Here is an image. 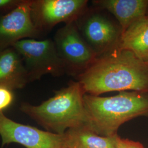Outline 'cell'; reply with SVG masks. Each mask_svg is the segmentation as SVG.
I'll return each mask as SVG.
<instances>
[{"label": "cell", "instance_id": "obj_8", "mask_svg": "<svg viewBox=\"0 0 148 148\" xmlns=\"http://www.w3.org/2000/svg\"><path fill=\"white\" fill-rule=\"evenodd\" d=\"M2 145L17 143L26 148H66L64 134H59L19 123L0 112Z\"/></svg>", "mask_w": 148, "mask_h": 148}, {"label": "cell", "instance_id": "obj_3", "mask_svg": "<svg viewBox=\"0 0 148 148\" xmlns=\"http://www.w3.org/2000/svg\"><path fill=\"white\" fill-rule=\"evenodd\" d=\"M84 99L87 124L102 136H117L122 124L138 117H148V93L122 91L106 97L85 94Z\"/></svg>", "mask_w": 148, "mask_h": 148}, {"label": "cell", "instance_id": "obj_15", "mask_svg": "<svg viewBox=\"0 0 148 148\" xmlns=\"http://www.w3.org/2000/svg\"><path fill=\"white\" fill-rule=\"evenodd\" d=\"M23 0H0V11L7 13L13 11Z\"/></svg>", "mask_w": 148, "mask_h": 148}, {"label": "cell", "instance_id": "obj_7", "mask_svg": "<svg viewBox=\"0 0 148 148\" xmlns=\"http://www.w3.org/2000/svg\"><path fill=\"white\" fill-rule=\"evenodd\" d=\"M87 0H32L33 23L41 34L58 24L76 21L88 8Z\"/></svg>", "mask_w": 148, "mask_h": 148}, {"label": "cell", "instance_id": "obj_16", "mask_svg": "<svg viewBox=\"0 0 148 148\" xmlns=\"http://www.w3.org/2000/svg\"><path fill=\"white\" fill-rule=\"evenodd\" d=\"M117 148H144L139 142H135L128 139L120 137L117 138Z\"/></svg>", "mask_w": 148, "mask_h": 148}, {"label": "cell", "instance_id": "obj_17", "mask_svg": "<svg viewBox=\"0 0 148 148\" xmlns=\"http://www.w3.org/2000/svg\"><path fill=\"white\" fill-rule=\"evenodd\" d=\"M146 16H147L148 17V10H147V14H146Z\"/></svg>", "mask_w": 148, "mask_h": 148}, {"label": "cell", "instance_id": "obj_12", "mask_svg": "<svg viewBox=\"0 0 148 148\" xmlns=\"http://www.w3.org/2000/svg\"><path fill=\"white\" fill-rule=\"evenodd\" d=\"M66 148H117V135L105 137L95 132L87 123L64 133Z\"/></svg>", "mask_w": 148, "mask_h": 148}, {"label": "cell", "instance_id": "obj_5", "mask_svg": "<svg viewBox=\"0 0 148 148\" xmlns=\"http://www.w3.org/2000/svg\"><path fill=\"white\" fill-rule=\"evenodd\" d=\"M13 47L21 56L29 83L45 75L60 77L65 74L53 40L27 38L17 42Z\"/></svg>", "mask_w": 148, "mask_h": 148}, {"label": "cell", "instance_id": "obj_9", "mask_svg": "<svg viewBox=\"0 0 148 148\" xmlns=\"http://www.w3.org/2000/svg\"><path fill=\"white\" fill-rule=\"evenodd\" d=\"M32 2L23 0L14 10L0 16V51L22 40L35 39L41 35L32 19Z\"/></svg>", "mask_w": 148, "mask_h": 148}, {"label": "cell", "instance_id": "obj_4", "mask_svg": "<svg viewBox=\"0 0 148 148\" xmlns=\"http://www.w3.org/2000/svg\"><path fill=\"white\" fill-rule=\"evenodd\" d=\"M76 22L81 35L98 57L118 48L121 29L106 11L88 7Z\"/></svg>", "mask_w": 148, "mask_h": 148}, {"label": "cell", "instance_id": "obj_13", "mask_svg": "<svg viewBox=\"0 0 148 148\" xmlns=\"http://www.w3.org/2000/svg\"><path fill=\"white\" fill-rule=\"evenodd\" d=\"M128 50L139 59L148 63V17L135 21L122 35L118 47Z\"/></svg>", "mask_w": 148, "mask_h": 148}, {"label": "cell", "instance_id": "obj_1", "mask_svg": "<svg viewBox=\"0 0 148 148\" xmlns=\"http://www.w3.org/2000/svg\"><path fill=\"white\" fill-rule=\"evenodd\" d=\"M76 79L90 95L129 90L148 93V63L130 51L117 48L98 57Z\"/></svg>", "mask_w": 148, "mask_h": 148}, {"label": "cell", "instance_id": "obj_6", "mask_svg": "<svg viewBox=\"0 0 148 148\" xmlns=\"http://www.w3.org/2000/svg\"><path fill=\"white\" fill-rule=\"evenodd\" d=\"M76 21L59 29L53 41L65 74L76 79L95 63L98 56L81 35Z\"/></svg>", "mask_w": 148, "mask_h": 148}, {"label": "cell", "instance_id": "obj_11", "mask_svg": "<svg viewBox=\"0 0 148 148\" xmlns=\"http://www.w3.org/2000/svg\"><path fill=\"white\" fill-rule=\"evenodd\" d=\"M29 83L20 54L13 47L0 51V86L11 90L21 89Z\"/></svg>", "mask_w": 148, "mask_h": 148}, {"label": "cell", "instance_id": "obj_14", "mask_svg": "<svg viewBox=\"0 0 148 148\" xmlns=\"http://www.w3.org/2000/svg\"><path fill=\"white\" fill-rule=\"evenodd\" d=\"M14 100L13 90L0 86V112H3L11 106Z\"/></svg>", "mask_w": 148, "mask_h": 148}, {"label": "cell", "instance_id": "obj_2", "mask_svg": "<svg viewBox=\"0 0 148 148\" xmlns=\"http://www.w3.org/2000/svg\"><path fill=\"white\" fill-rule=\"evenodd\" d=\"M54 92L52 97L38 106L22 103L21 110L47 131L59 134L88 123L86 93L78 81H70L66 87Z\"/></svg>", "mask_w": 148, "mask_h": 148}, {"label": "cell", "instance_id": "obj_10", "mask_svg": "<svg viewBox=\"0 0 148 148\" xmlns=\"http://www.w3.org/2000/svg\"><path fill=\"white\" fill-rule=\"evenodd\" d=\"M93 6L115 16L122 35L135 21L146 16L148 0H95Z\"/></svg>", "mask_w": 148, "mask_h": 148}]
</instances>
